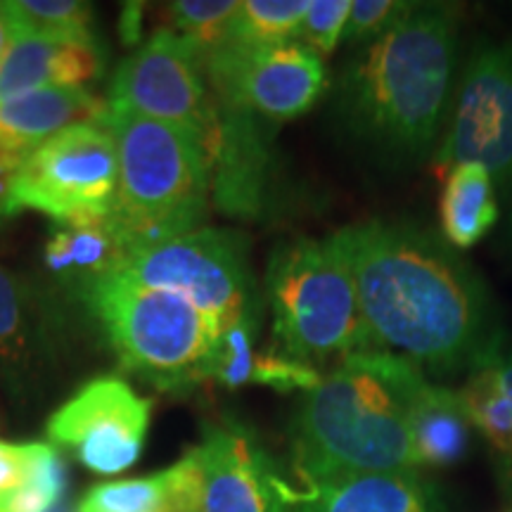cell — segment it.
I'll list each match as a JSON object with an SVG mask.
<instances>
[{"instance_id": "1", "label": "cell", "mask_w": 512, "mask_h": 512, "mask_svg": "<svg viewBox=\"0 0 512 512\" xmlns=\"http://www.w3.org/2000/svg\"><path fill=\"white\" fill-rule=\"evenodd\" d=\"M330 240L380 349L451 373L498 344L482 280L444 242L380 219L337 230Z\"/></svg>"}, {"instance_id": "2", "label": "cell", "mask_w": 512, "mask_h": 512, "mask_svg": "<svg viewBox=\"0 0 512 512\" xmlns=\"http://www.w3.org/2000/svg\"><path fill=\"white\" fill-rule=\"evenodd\" d=\"M425 377L418 363L394 351H366L339 361L304 394L292 420L297 482L418 470L411 403Z\"/></svg>"}, {"instance_id": "3", "label": "cell", "mask_w": 512, "mask_h": 512, "mask_svg": "<svg viewBox=\"0 0 512 512\" xmlns=\"http://www.w3.org/2000/svg\"><path fill=\"white\" fill-rule=\"evenodd\" d=\"M456 34L453 8L415 5L387 34L366 43L339 76L344 126L396 162L425 155L444 121Z\"/></svg>"}, {"instance_id": "4", "label": "cell", "mask_w": 512, "mask_h": 512, "mask_svg": "<svg viewBox=\"0 0 512 512\" xmlns=\"http://www.w3.org/2000/svg\"><path fill=\"white\" fill-rule=\"evenodd\" d=\"M119 178L110 223L128 252L202 228L211 195V159L192 133L162 121L112 112Z\"/></svg>"}, {"instance_id": "5", "label": "cell", "mask_w": 512, "mask_h": 512, "mask_svg": "<svg viewBox=\"0 0 512 512\" xmlns=\"http://www.w3.org/2000/svg\"><path fill=\"white\" fill-rule=\"evenodd\" d=\"M81 297L100 320L124 368L162 392L211 380L226 325L176 292L110 275L83 287Z\"/></svg>"}, {"instance_id": "6", "label": "cell", "mask_w": 512, "mask_h": 512, "mask_svg": "<svg viewBox=\"0 0 512 512\" xmlns=\"http://www.w3.org/2000/svg\"><path fill=\"white\" fill-rule=\"evenodd\" d=\"M266 297L280 354L318 368L384 351L363 318L349 266L328 238L278 247L268 261Z\"/></svg>"}, {"instance_id": "7", "label": "cell", "mask_w": 512, "mask_h": 512, "mask_svg": "<svg viewBox=\"0 0 512 512\" xmlns=\"http://www.w3.org/2000/svg\"><path fill=\"white\" fill-rule=\"evenodd\" d=\"M117 143L105 124L55 133L24 159L10 188V216L34 209L57 223L110 216L117 195Z\"/></svg>"}, {"instance_id": "8", "label": "cell", "mask_w": 512, "mask_h": 512, "mask_svg": "<svg viewBox=\"0 0 512 512\" xmlns=\"http://www.w3.org/2000/svg\"><path fill=\"white\" fill-rule=\"evenodd\" d=\"M119 278L176 292L226 325L256 316L254 280L242 242L233 233L197 228L181 238L128 254Z\"/></svg>"}, {"instance_id": "9", "label": "cell", "mask_w": 512, "mask_h": 512, "mask_svg": "<svg viewBox=\"0 0 512 512\" xmlns=\"http://www.w3.org/2000/svg\"><path fill=\"white\" fill-rule=\"evenodd\" d=\"M207 83L202 57L174 31L162 29L121 62L112 79L110 110L183 128L202 140L211 159L223 114Z\"/></svg>"}, {"instance_id": "10", "label": "cell", "mask_w": 512, "mask_h": 512, "mask_svg": "<svg viewBox=\"0 0 512 512\" xmlns=\"http://www.w3.org/2000/svg\"><path fill=\"white\" fill-rule=\"evenodd\" d=\"M204 72L221 107L275 124L302 117L328 88L323 57L297 41L266 48L221 43Z\"/></svg>"}, {"instance_id": "11", "label": "cell", "mask_w": 512, "mask_h": 512, "mask_svg": "<svg viewBox=\"0 0 512 512\" xmlns=\"http://www.w3.org/2000/svg\"><path fill=\"white\" fill-rule=\"evenodd\" d=\"M458 164H482L498 188H512V41L482 46L467 62L432 171L446 176Z\"/></svg>"}, {"instance_id": "12", "label": "cell", "mask_w": 512, "mask_h": 512, "mask_svg": "<svg viewBox=\"0 0 512 512\" xmlns=\"http://www.w3.org/2000/svg\"><path fill=\"white\" fill-rule=\"evenodd\" d=\"M152 401L119 377L83 384L48 420L55 446L74 451L86 470L119 475L138 463L150 427Z\"/></svg>"}, {"instance_id": "13", "label": "cell", "mask_w": 512, "mask_h": 512, "mask_svg": "<svg viewBox=\"0 0 512 512\" xmlns=\"http://www.w3.org/2000/svg\"><path fill=\"white\" fill-rule=\"evenodd\" d=\"M202 467V512H290L292 484L247 427L219 422L195 446Z\"/></svg>"}, {"instance_id": "14", "label": "cell", "mask_w": 512, "mask_h": 512, "mask_svg": "<svg viewBox=\"0 0 512 512\" xmlns=\"http://www.w3.org/2000/svg\"><path fill=\"white\" fill-rule=\"evenodd\" d=\"M290 512H441L418 470L356 472L292 484Z\"/></svg>"}, {"instance_id": "15", "label": "cell", "mask_w": 512, "mask_h": 512, "mask_svg": "<svg viewBox=\"0 0 512 512\" xmlns=\"http://www.w3.org/2000/svg\"><path fill=\"white\" fill-rule=\"evenodd\" d=\"M102 72L93 41L17 36L0 60V102L48 88H83Z\"/></svg>"}, {"instance_id": "16", "label": "cell", "mask_w": 512, "mask_h": 512, "mask_svg": "<svg viewBox=\"0 0 512 512\" xmlns=\"http://www.w3.org/2000/svg\"><path fill=\"white\" fill-rule=\"evenodd\" d=\"M110 102L86 88H48L0 102V152L27 159L38 145L76 124H105Z\"/></svg>"}, {"instance_id": "17", "label": "cell", "mask_w": 512, "mask_h": 512, "mask_svg": "<svg viewBox=\"0 0 512 512\" xmlns=\"http://www.w3.org/2000/svg\"><path fill=\"white\" fill-rule=\"evenodd\" d=\"M76 512H202V467L195 448L155 475L88 489Z\"/></svg>"}, {"instance_id": "18", "label": "cell", "mask_w": 512, "mask_h": 512, "mask_svg": "<svg viewBox=\"0 0 512 512\" xmlns=\"http://www.w3.org/2000/svg\"><path fill=\"white\" fill-rule=\"evenodd\" d=\"M128 254L107 216L57 223L46 242L48 271L79 290L119 273Z\"/></svg>"}, {"instance_id": "19", "label": "cell", "mask_w": 512, "mask_h": 512, "mask_svg": "<svg viewBox=\"0 0 512 512\" xmlns=\"http://www.w3.org/2000/svg\"><path fill=\"white\" fill-rule=\"evenodd\" d=\"M470 420L458 392L425 377L411 403V437L420 467H448L465 458Z\"/></svg>"}, {"instance_id": "20", "label": "cell", "mask_w": 512, "mask_h": 512, "mask_svg": "<svg viewBox=\"0 0 512 512\" xmlns=\"http://www.w3.org/2000/svg\"><path fill=\"white\" fill-rule=\"evenodd\" d=\"M498 221L496 183L482 164H458L446 174L439 200V223L446 245L470 249Z\"/></svg>"}, {"instance_id": "21", "label": "cell", "mask_w": 512, "mask_h": 512, "mask_svg": "<svg viewBox=\"0 0 512 512\" xmlns=\"http://www.w3.org/2000/svg\"><path fill=\"white\" fill-rule=\"evenodd\" d=\"M311 0H245L230 22L226 41L242 48H266L297 41Z\"/></svg>"}, {"instance_id": "22", "label": "cell", "mask_w": 512, "mask_h": 512, "mask_svg": "<svg viewBox=\"0 0 512 512\" xmlns=\"http://www.w3.org/2000/svg\"><path fill=\"white\" fill-rule=\"evenodd\" d=\"M19 36L93 41V10L79 0H8L5 3Z\"/></svg>"}, {"instance_id": "23", "label": "cell", "mask_w": 512, "mask_h": 512, "mask_svg": "<svg viewBox=\"0 0 512 512\" xmlns=\"http://www.w3.org/2000/svg\"><path fill=\"white\" fill-rule=\"evenodd\" d=\"M67 470L53 444L31 441L24 482L0 498V512H50L64 501Z\"/></svg>"}, {"instance_id": "24", "label": "cell", "mask_w": 512, "mask_h": 512, "mask_svg": "<svg viewBox=\"0 0 512 512\" xmlns=\"http://www.w3.org/2000/svg\"><path fill=\"white\" fill-rule=\"evenodd\" d=\"M238 0H178L171 3L169 31L183 38L202 62L226 41L228 27L238 12Z\"/></svg>"}, {"instance_id": "25", "label": "cell", "mask_w": 512, "mask_h": 512, "mask_svg": "<svg viewBox=\"0 0 512 512\" xmlns=\"http://www.w3.org/2000/svg\"><path fill=\"white\" fill-rule=\"evenodd\" d=\"M31 356V313L27 294L0 266V363L12 373L27 366Z\"/></svg>"}, {"instance_id": "26", "label": "cell", "mask_w": 512, "mask_h": 512, "mask_svg": "<svg viewBox=\"0 0 512 512\" xmlns=\"http://www.w3.org/2000/svg\"><path fill=\"white\" fill-rule=\"evenodd\" d=\"M349 12L351 0H311V8L297 31V43L318 57L330 55L344 38Z\"/></svg>"}, {"instance_id": "27", "label": "cell", "mask_w": 512, "mask_h": 512, "mask_svg": "<svg viewBox=\"0 0 512 512\" xmlns=\"http://www.w3.org/2000/svg\"><path fill=\"white\" fill-rule=\"evenodd\" d=\"M415 5L418 3H403V0H351L349 22L342 41L366 46L396 27L403 17L411 15Z\"/></svg>"}, {"instance_id": "28", "label": "cell", "mask_w": 512, "mask_h": 512, "mask_svg": "<svg viewBox=\"0 0 512 512\" xmlns=\"http://www.w3.org/2000/svg\"><path fill=\"white\" fill-rule=\"evenodd\" d=\"M323 375L318 368L309 363L294 361V358L280 354V351H256L254 366H252V382L249 384H264L275 392H311L318 387Z\"/></svg>"}, {"instance_id": "29", "label": "cell", "mask_w": 512, "mask_h": 512, "mask_svg": "<svg viewBox=\"0 0 512 512\" xmlns=\"http://www.w3.org/2000/svg\"><path fill=\"white\" fill-rule=\"evenodd\" d=\"M31 444H10L0 439V498L24 482L29 470Z\"/></svg>"}, {"instance_id": "30", "label": "cell", "mask_w": 512, "mask_h": 512, "mask_svg": "<svg viewBox=\"0 0 512 512\" xmlns=\"http://www.w3.org/2000/svg\"><path fill=\"white\" fill-rule=\"evenodd\" d=\"M501 358H503L505 373H508L512 380V344L508 349H501ZM498 472H501V482L505 486V491H508V496L512 498V451L505 458L498 460Z\"/></svg>"}, {"instance_id": "31", "label": "cell", "mask_w": 512, "mask_h": 512, "mask_svg": "<svg viewBox=\"0 0 512 512\" xmlns=\"http://www.w3.org/2000/svg\"><path fill=\"white\" fill-rule=\"evenodd\" d=\"M17 36L19 34L8 8H5V3H0V60H3V55L8 53V48L12 46V41H15Z\"/></svg>"}, {"instance_id": "32", "label": "cell", "mask_w": 512, "mask_h": 512, "mask_svg": "<svg viewBox=\"0 0 512 512\" xmlns=\"http://www.w3.org/2000/svg\"><path fill=\"white\" fill-rule=\"evenodd\" d=\"M50 512H76V505H72L69 501H62L60 505H55Z\"/></svg>"}, {"instance_id": "33", "label": "cell", "mask_w": 512, "mask_h": 512, "mask_svg": "<svg viewBox=\"0 0 512 512\" xmlns=\"http://www.w3.org/2000/svg\"><path fill=\"white\" fill-rule=\"evenodd\" d=\"M510 190H512V188H510Z\"/></svg>"}]
</instances>
